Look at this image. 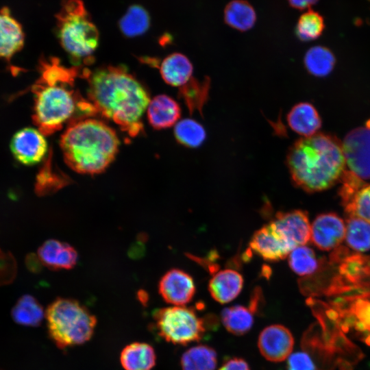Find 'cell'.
Masks as SVG:
<instances>
[{
    "mask_svg": "<svg viewBox=\"0 0 370 370\" xmlns=\"http://www.w3.org/2000/svg\"><path fill=\"white\" fill-rule=\"evenodd\" d=\"M88 101L97 114L113 121L130 136L143 129L142 118L150 101L145 87L124 66H106L82 73Z\"/></svg>",
    "mask_w": 370,
    "mask_h": 370,
    "instance_id": "1",
    "label": "cell"
},
{
    "mask_svg": "<svg viewBox=\"0 0 370 370\" xmlns=\"http://www.w3.org/2000/svg\"><path fill=\"white\" fill-rule=\"evenodd\" d=\"M78 69L66 68L56 58L40 60V76L31 87L34 95L32 120L45 136L61 130L64 123L74 121L77 112L86 118L97 114L92 103L75 90Z\"/></svg>",
    "mask_w": 370,
    "mask_h": 370,
    "instance_id": "2",
    "label": "cell"
},
{
    "mask_svg": "<svg viewBox=\"0 0 370 370\" xmlns=\"http://www.w3.org/2000/svg\"><path fill=\"white\" fill-rule=\"evenodd\" d=\"M286 163L294 184L308 193L333 186L347 167L342 142L321 132L295 141L288 151Z\"/></svg>",
    "mask_w": 370,
    "mask_h": 370,
    "instance_id": "3",
    "label": "cell"
},
{
    "mask_svg": "<svg viewBox=\"0 0 370 370\" xmlns=\"http://www.w3.org/2000/svg\"><path fill=\"white\" fill-rule=\"evenodd\" d=\"M119 145L111 127L88 117L69 123L60 140L66 164L77 173L88 175L104 171L114 160Z\"/></svg>",
    "mask_w": 370,
    "mask_h": 370,
    "instance_id": "4",
    "label": "cell"
},
{
    "mask_svg": "<svg viewBox=\"0 0 370 370\" xmlns=\"http://www.w3.org/2000/svg\"><path fill=\"white\" fill-rule=\"evenodd\" d=\"M59 42L75 66L90 62L99 45V34L81 0H63L56 14Z\"/></svg>",
    "mask_w": 370,
    "mask_h": 370,
    "instance_id": "5",
    "label": "cell"
},
{
    "mask_svg": "<svg viewBox=\"0 0 370 370\" xmlns=\"http://www.w3.org/2000/svg\"><path fill=\"white\" fill-rule=\"evenodd\" d=\"M49 336L60 349L79 345L92 336L97 319L75 299L58 298L45 312Z\"/></svg>",
    "mask_w": 370,
    "mask_h": 370,
    "instance_id": "6",
    "label": "cell"
},
{
    "mask_svg": "<svg viewBox=\"0 0 370 370\" xmlns=\"http://www.w3.org/2000/svg\"><path fill=\"white\" fill-rule=\"evenodd\" d=\"M157 333L169 343L186 345L201 341L216 320L200 317L195 310L185 306H170L156 310L153 315Z\"/></svg>",
    "mask_w": 370,
    "mask_h": 370,
    "instance_id": "7",
    "label": "cell"
},
{
    "mask_svg": "<svg viewBox=\"0 0 370 370\" xmlns=\"http://www.w3.org/2000/svg\"><path fill=\"white\" fill-rule=\"evenodd\" d=\"M346 166L360 179H370V126L350 131L342 142Z\"/></svg>",
    "mask_w": 370,
    "mask_h": 370,
    "instance_id": "8",
    "label": "cell"
},
{
    "mask_svg": "<svg viewBox=\"0 0 370 370\" xmlns=\"http://www.w3.org/2000/svg\"><path fill=\"white\" fill-rule=\"evenodd\" d=\"M270 223L292 250L310 240L311 225L306 211L278 212Z\"/></svg>",
    "mask_w": 370,
    "mask_h": 370,
    "instance_id": "9",
    "label": "cell"
},
{
    "mask_svg": "<svg viewBox=\"0 0 370 370\" xmlns=\"http://www.w3.org/2000/svg\"><path fill=\"white\" fill-rule=\"evenodd\" d=\"M14 158L24 165H34L43 160L47 152V142L38 130L25 127L17 131L10 141Z\"/></svg>",
    "mask_w": 370,
    "mask_h": 370,
    "instance_id": "10",
    "label": "cell"
},
{
    "mask_svg": "<svg viewBox=\"0 0 370 370\" xmlns=\"http://www.w3.org/2000/svg\"><path fill=\"white\" fill-rule=\"evenodd\" d=\"M294 337L291 331L280 324L264 328L258 338V347L262 356L271 362L284 361L291 354Z\"/></svg>",
    "mask_w": 370,
    "mask_h": 370,
    "instance_id": "11",
    "label": "cell"
},
{
    "mask_svg": "<svg viewBox=\"0 0 370 370\" xmlns=\"http://www.w3.org/2000/svg\"><path fill=\"white\" fill-rule=\"evenodd\" d=\"M195 284L193 278L180 269H171L161 278L158 291L168 304L184 306L195 294Z\"/></svg>",
    "mask_w": 370,
    "mask_h": 370,
    "instance_id": "12",
    "label": "cell"
},
{
    "mask_svg": "<svg viewBox=\"0 0 370 370\" xmlns=\"http://www.w3.org/2000/svg\"><path fill=\"white\" fill-rule=\"evenodd\" d=\"M345 222L336 214H321L311 225L310 240L319 249L330 251L345 240Z\"/></svg>",
    "mask_w": 370,
    "mask_h": 370,
    "instance_id": "13",
    "label": "cell"
},
{
    "mask_svg": "<svg viewBox=\"0 0 370 370\" xmlns=\"http://www.w3.org/2000/svg\"><path fill=\"white\" fill-rule=\"evenodd\" d=\"M249 249L269 262L283 260L292 251L270 222L255 232L249 241Z\"/></svg>",
    "mask_w": 370,
    "mask_h": 370,
    "instance_id": "14",
    "label": "cell"
},
{
    "mask_svg": "<svg viewBox=\"0 0 370 370\" xmlns=\"http://www.w3.org/2000/svg\"><path fill=\"white\" fill-rule=\"evenodd\" d=\"M25 33L21 24L8 7L0 10V59L10 62L23 47Z\"/></svg>",
    "mask_w": 370,
    "mask_h": 370,
    "instance_id": "15",
    "label": "cell"
},
{
    "mask_svg": "<svg viewBox=\"0 0 370 370\" xmlns=\"http://www.w3.org/2000/svg\"><path fill=\"white\" fill-rule=\"evenodd\" d=\"M38 256L41 264L53 270L70 269L78 258L73 247L56 239L43 243L38 249Z\"/></svg>",
    "mask_w": 370,
    "mask_h": 370,
    "instance_id": "16",
    "label": "cell"
},
{
    "mask_svg": "<svg viewBox=\"0 0 370 370\" xmlns=\"http://www.w3.org/2000/svg\"><path fill=\"white\" fill-rule=\"evenodd\" d=\"M242 275L232 269L217 271L210 279L208 291L211 297L220 304H227L234 300L243 287Z\"/></svg>",
    "mask_w": 370,
    "mask_h": 370,
    "instance_id": "17",
    "label": "cell"
},
{
    "mask_svg": "<svg viewBox=\"0 0 370 370\" xmlns=\"http://www.w3.org/2000/svg\"><path fill=\"white\" fill-rule=\"evenodd\" d=\"M146 111L149 123L156 130L166 129L175 125L181 116L177 102L166 95L154 97Z\"/></svg>",
    "mask_w": 370,
    "mask_h": 370,
    "instance_id": "18",
    "label": "cell"
},
{
    "mask_svg": "<svg viewBox=\"0 0 370 370\" xmlns=\"http://www.w3.org/2000/svg\"><path fill=\"white\" fill-rule=\"evenodd\" d=\"M286 118L290 128L303 137L317 134L321 127V120L317 110L308 102L295 105Z\"/></svg>",
    "mask_w": 370,
    "mask_h": 370,
    "instance_id": "19",
    "label": "cell"
},
{
    "mask_svg": "<svg viewBox=\"0 0 370 370\" xmlns=\"http://www.w3.org/2000/svg\"><path fill=\"white\" fill-rule=\"evenodd\" d=\"M193 66L190 60L184 54L173 53L161 62L160 72L163 80L169 85L182 87L191 78Z\"/></svg>",
    "mask_w": 370,
    "mask_h": 370,
    "instance_id": "20",
    "label": "cell"
},
{
    "mask_svg": "<svg viewBox=\"0 0 370 370\" xmlns=\"http://www.w3.org/2000/svg\"><path fill=\"white\" fill-rule=\"evenodd\" d=\"M156 355L151 345L134 342L121 352L120 362L125 370H151L156 365Z\"/></svg>",
    "mask_w": 370,
    "mask_h": 370,
    "instance_id": "21",
    "label": "cell"
},
{
    "mask_svg": "<svg viewBox=\"0 0 370 370\" xmlns=\"http://www.w3.org/2000/svg\"><path fill=\"white\" fill-rule=\"evenodd\" d=\"M11 315L18 324L24 326H38L45 313L38 301L30 295L21 296L12 309Z\"/></svg>",
    "mask_w": 370,
    "mask_h": 370,
    "instance_id": "22",
    "label": "cell"
},
{
    "mask_svg": "<svg viewBox=\"0 0 370 370\" xmlns=\"http://www.w3.org/2000/svg\"><path fill=\"white\" fill-rule=\"evenodd\" d=\"M224 21L231 27L241 32L250 29L256 21L253 6L245 0H234L224 10Z\"/></svg>",
    "mask_w": 370,
    "mask_h": 370,
    "instance_id": "23",
    "label": "cell"
},
{
    "mask_svg": "<svg viewBox=\"0 0 370 370\" xmlns=\"http://www.w3.org/2000/svg\"><path fill=\"white\" fill-rule=\"evenodd\" d=\"M210 88V79L205 77L202 80L193 77L180 88L179 96L184 101L190 114L199 112L202 114V109L208 101Z\"/></svg>",
    "mask_w": 370,
    "mask_h": 370,
    "instance_id": "24",
    "label": "cell"
},
{
    "mask_svg": "<svg viewBox=\"0 0 370 370\" xmlns=\"http://www.w3.org/2000/svg\"><path fill=\"white\" fill-rule=\"evenodd\" d=\"M254 314L249 307L234 305L223 310L221 314V321L229 332L241 336L251 329Z\"/></svg>",
    "mask_w": 370,
    "mask_h": 370,
    "instance_id": "25",
    "label": "cell"
},
{
    "mask_svg": "<svg viewBox=\"0 0 370 370\" xmlns=\"http://www.w3.org/2000/svg\"><path fill=\"white\" fill-rule=\"evenodd\" d=\"M180 364L182 370H215L217 354L207 345H198L183 353Z\"/></svg>",
    "mask_w": 370,
    "mask_h": 370,
    "instance_id": "26",
    "label": "cell"
},
{
    "mask_svg": "<svg viewBox=\"0 0 370 370\" xmlns=\"http://www.w3.org/2000/svg\"><path fill=\"white\" fill-rule=\"evenodd\" d=\"M304 61L308 73L319 77L329 75L336 62L333 53L323 46L310 48L304 56Z\"/></svg>",
    "mask_w": 370,
    "mask_h": 370,
    "instance_id": "27",
    "label": "cell"
},
{
    "mask_svg": "<svg viewBox=\"0 0 370 370\" xmlns=\"http://www.w3.org/2000/svg\"><path fill=\"white\" fill-rule=\"evenodd\" d=\"M150 26V16L147 11L141 5H131L119 21V27L122 34L128 38L136 37L145 34Z\"/></svg>",
    "mask_w": 370,
    "mask_h": 370,
    "instance_id": "28",
    "label": "cell"
},
{
    "mask_svg": "<svg viewBox=\"0 0 370 370\" xmlns=\"http://www.w3.org/2000/svg\"><path fill=\"white\" fill-rule=\"evenodd\" d=\"M347 245L353 250L364 252L370 249V223L358 217L347 216L345 221Z\"/></svg>",
    "mask_w": 370,
    "mask_h": 370,
    "instance_id": "29",
    "label": "cell"
},
{
    "mask_svg": "<svg viewBox=\"0 0 370 370\" xmlns=\"http://www.w3.org/2000/svg\"><path fill=\"white\" fill-rule=\"evenodd\" d=\"M174 136L180 144L189 148H197L205 141L206 132L199 122L187 118L176 123Z\"/></svg>",
    "mask_w": 370,
    "mask_h": 370,
    "instance_id": "30",
    "label": "cell"
},
{
    "mask_svg": "<svg viewBox=\"0 0 370 370\" xmlns=\"http://www.w3.org/2000/svg\"><path fill=\"white\" fill-rule=\"evenodd\" d=\"M290 268L300 276H308L314 273L320 262L312 249L306 245L293 249L288 256Z\"/></svg>",
    "mask_w": 370,
    "mask_h": 370,
    "instance_id": "31",
    "label": "cell"
},
{
    "mask_svg": "<svg viewBox=\"0 0 370 370\" xmlns=\"http://www.w3.org/2000/svg\"><path fill=\"white\" fill-rule=\"evenodd\" d=\"M323 18L317 12L308 10L300 16L295 33L301 41H311L319 38L324 29Z\"/></svg>",
    "mask_w": 370,
    "mask_h": 370,
    "instance_id": "32",
    "label": "cell"
},
{
    "mask_svg": "<svg viewBox=\"0 0 370 370\" xmlns=\"http://www.w3.org/2000/svg\"><path fill=\"white\" fill-rule=\"evenodd\" d=\"M343 206L347 216L358 217L370 223V184H364Z\"/></svg>",
    "mask_w": 370,
    "mask_h": 370,
    "instance_id": "33",
    "label": "cell"
},
{
    "mask_svg": "<svg viewBox=\"0 0 370 370\" xmlns=\"http://www.w3.org/2000/svg\"><path fill=\"white\" fill-rule=\"evenodd\" d=\"M51 167V164L46 162L36 176L35 191L38 195L52 194L68 183L66 178L53 172Z\"/></svg>",
    "mask_w": 370,
    "mask_h": 370,
    "instance_id": "34",
    "label": "cell"
},
{
    "mask_svg": "<svg viewBox=\"0 0 370 370\" xmlns=\"http://www.w3.org/2000/svg\"><path fill=\"white\" fill-rule=\"evenodd\" d=\"M354 326L359 332H370V301L359 299L351 308Z\"/></svg>",
    "mask_w": 370,
    "mask_h": 370,
    "instance_id": "35",
    "label": "cell"
},
{
    "mask_svg": "<svg viewBox=\"0 0 370 370\" xmlns=\"http://www.w3.org/2000/svg\"><path fill=\"white\" fill-rule=\"evenodd\" d=\"M16 273V263L12 254L0 249V285L12 282Z\"/></svg>",
    "mask_w": 370,
    "mask_h": 370,
    "instance_id": "36",
    "label": "cell"
},
{
    "mask_svg": "<svg viewBox=\"0 0 370 370\" xmlns=\"http://www.w3.org/2000/svg\"><path fill=\"white\" fill-rule=\"evenodd\" d=\"M287 370H316V367L307 352H297L288 358Z\"/></svg>",
    "mask_w": 370,
    "mask_h": 370,
    "instance_id": "37",
    "label": "cell"
},
{
    "mask_svg": "<svg viewBox=\"0 0 370 370\" xmlns=\"http://www.w3.org/2000/svg\"><path fill=\"white\" fill-rule=\"evenodd\" d=\"M218 370H251L243 358L234 357L226 360Z\"/></svg>",
    "mask_w": 370,
    "mask_h": 370,
    "instance_id": "38",
    "label": "cell"
},
{
    "mask_svg": "<svg viewBox=\"0 0 370 370\" xmlns=\"http://www.w3.org/2000/svg\"><path fill=\"white\" fill-rule=\"evenodd\" d=\"M318 0H288L292 8L298 10L309 8L317 3Z\"/></svg>",
    "mask_w": 370,
    "mask_h": 370,
    "instance_id": "39",
    "label": "cell"
}]
</instances>
